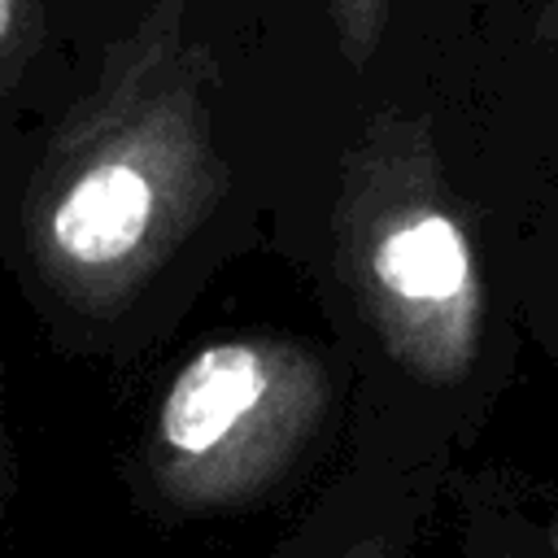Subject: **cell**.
<instances>
[{
  "mask_svg": "<svg viewBox=\"0 0 558 558\" xmlns=\"http://www.w3.org/2000/svg\"><path fill=\"white\" fill-rule=\"evenodd\" d=\"M323 401V366L296 344H205L179 366L153 418L161 497L179 510L257 501L314 436Z\"/></svg>",
  "mask_w": 558,
  "mask_h": 558,
  "instance_id": "obj_1",
  "label": "cell"
},
{
  "mask_svg": "<svg viewBox=\"0 0 558 558\" xmlns=\"http://www.w3.org/2000/svg\"><path fill=\"white\" fill-rule=\"evenodd\" d=\"M187 170V135L170 113L100 126L26 201L35 270L78 305L113 301L174 235Z\"/></svg>",
  "mask_w": 558,
  "mask_h": 558,
  "instance_id": "obj_2",
  "label": "cell"
},
{
  "mask_svg": "<svg viewBox=\"0 0 558 558\" xmlns=\"http://www.w3.org/2000/svg\"><path fill=\"white\" fill-rule=\"evenodd\" d=\"M362 288L388 353L427 384L471 371L484 327V292L466 231L423 196H401L371 218Z\"/></svg>",
  "mask_w": 558,
  "mask_h": 558,
  "instance_id": "obj_3",
  "label": "cell"
},
{
  "mask_svg": "<svg viewBox=\"0 0 558 558\" xmlns=\"http://www.w3.org/2000/svg\"><path fill=\"white\" fill-rule=\"evenodd\" d=\"M35 13V0H0V92L17 83L31 52L39 48Z\"/></svg>",
  "mask_w": 558,
  "mask_h": 558,
  "instance_id": "obj_4",
  "label": "cell"
},
{
  "mask_svg": "<svg viewBox=\"0 0 558 558\" xmlns=\"http://www.w3.org/2000/svg\"><path fill=\"white\" fill-rule=\"evenodd\" d=\"M384 4H388V0H331L336 26H340V39H344V52H349V57H366V48H371L375 35H379Z\"/></svg>",
  "mask_w": 558,
  "mask_h": 558,
  "instance_id": "obj_5",
  "label": "cell"
},
{
  "mask_svg": "<svg viewBox=\"0 0 558 558\" xmlns=\"http://www.w3.org/2000/svg\"><path fill=\"white\" fill-rule=\"evenodd\" d=\"M401 549H405V541L397 527H366L357 536H344V541L318 549L314 558H401Z\"/></svg>",
  "mask_w": 558,
  "mask_h": 558,
  "instance_id": "obj_6",
  "label": "cell"
}]
</instances>
